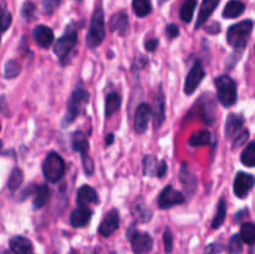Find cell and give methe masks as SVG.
<instances>
[{
  "instance_id": "1",
  "label": "cell",
  "mask_w": 255,
  "mask_h": 254,
  "mask_svg": "<svg viewBox=\"0 0 255 254\" xmlns=\"http://www.w3.org/2000/svg\"><path fill=\"white\" fill-rule=\"evenodd\" d=\"M252 30H253V21L252 20H244L238 24L232 25L227 32V41L234 47L236 51L243 52Z\"/></svg>"
},
{
  "instance_id": "2",
  "label": "cell",
  "mask_w": 255,
  "mask_h": 254,
  "mask_svg": "<svg viewBox=\"0 0 255 254\" xmlns=\"http://www.w3.org/2000/svg\"><path fill=\"white\" fill-rule=\"evenodd\" d=\"M105 15L102 6L96 7L91 19V25L86 36V45L90 49H96L105 39Z\"/></svg>"
},
{
  "instance_id": "3",
  "label": "cell",
  "mask_w": 255,
  "mask_h": 254,
  "mask_svg": "<svg viewBox=\"0 0 255 254\" xmlns=\"http://www.w3.org/2000/svg\"><path fill=\"white\" fill-rule=\"evenodd\" d=\"M216 87L217 94H218V99L221 104L226 107L233 106L237 102V97H238V92H237V85L232 77L223 75L216 79Z\"/></svg>"
},
{
  "instance_id": "4",
  "label": "cell",
  "mask_w": 255,
  "mask_h": 254,
  "mask_svg": "<svg viewBox=\"0 0 255 254\" xmlns=\"http://www.w3.org/2000/svg\"><path fill=\"white\" fill-rule=\"evenodd\" d=\"M42 173L49 182H59L65 173V162L56 152H50L42 162Z\"/></svg>"
},
{
  "instance_id": "5",
  "label": "cell",
  "mask_w": 255,
  "mask_h": 254,
  "mask_svg": "<svg viewBox=\"0 0 255 254\" xmlns=\"http://www.w3.org/2000/svg\"><path fill=\"white\" fill-rule=\"evenodd\" d=\"M90 100V95L86 90L84 89H76L74 92L71 94L69 100V104H67V111L66 115H65V120H64V127L66 125L71 124L77 116H79L80 112L82 111L86 104L89 102Z\"/></svg>"
},
{
  "instance_id": "6",
  "label": "cell",
  "mask_w": 255,
  "mask_h": 254,
  "mask_svg": "<svg viewBox=\"0 0 255 254\" xmlns=\"http://www.w3.org/2000/svg\"><path fill=\"white\" fill-rule=\"evenodd\" d=\"M71 144L74 151L80 152L82 159V167H84V171L87 176H91L95 171L94 161L91 159V157L89 156V141H87V137L85 136V133L82 132L76 131L72 133L71 137Z\"/></svg>"
},
{
  "instance_id": "7",
  "label": "cell",
  "mask_w": 255,
  "mask_h": 254,
  "mask_svg": "<svg viewBox=\"0 0 255 254\" xmlns=\"http://www.w3.org/2000/svg\"><path fill=\"white\" fill-rule=\"evenodd\" d=\"M77 41V34L75 30L67 29L66 32L60 37L54 46V52L57 55L60 60L65 59L71 51Z\"/></svg>"
},
{
  "instance_id": "8",
  "label": "cell",
  "mask_w": 255,
  "mask_h": 254,
  "mask_svg": "<svg viewBox=\"0 0 255 254\" xmlns=\"http://www.w3.org/2000/svg\"><path fill=\"white\" fill-rule=\"evenodd\" d=\"M184 202L183 194L179 191H176L172 186H166L163 188V191L159 193L158 196V207L161 209H167L171 208V207L177 206V204H181Z\"/></svg>"
},
{
  "instance_id": "9",
  "label": "cell",
  "mask_w": 255,
  "mask_h": 254,
  "mask_svg": "<svg viewBox=\"0 0 255 254\" xmlns=\"http://www.w3.org/2000/svg\"><path fill=\"white\" fill-rule=\"evenodd\" d=\"M204 76H206V72H204V69L202 67L201 62L196 61L193 66H192V69L189 70L186 82H184V92H186V95L193 94Z\"/></svg>"
},
{
  "instance_id": "10",
  "label": "cell",
  "mask_w": 255,
  "mask_h": 254,
  "mask_svg": "<svg viewBox=\"0 0 255 254\" xmlns=\"http://www.w3.org/2000/svg\"><path fill=\"white\" fill-rule=\"evenodd\" d=\"M255 184V177L246 172H239L234 179V193L238 198H246L249 192L253 189Z\"/></svg>"
},
{
  "instance_id": "11",
  "label": "cell",
  "mask_w": 255,
  "mask_h": 254,
  "mask_svg": "<svg viewBox=\"0 0 255 254\" xmlns=\"http://www.w3.org/2000/svg\"><path fill=\"white\" fill-rule=\"evenodd\" d=\"M152 109L149 107L148 104H141L136 110V114H134V129H136L137 133H144L148 128V122L149 117H151Z\"/></svg>"
},
{
  "instance_id": "12",
  "label": "cell",
  "mask_w": 255,
  "mask_h": 254,
  "mask_svg": "<svg viewBox=\"0 0 255 254\" xmlns=\"http://www.w3.org/2000/svg\"><path fill=\"white\" fill-rule=\"evenodd\" d=\"M120 227V216L117 209H111L102 219L99 227V233L104 237H110Z\"/></svg>"
},
{
  "instance_id": "13",
  "label": "cell",
  "mask_w": 255,
  "mask_h": 254,
  "mask_svg": "<svg viewBox=\"0 0 255 254\" xmlns=\"http://www.w3.org/2000/svg\"><path fill=\"white\" fill-rule=\"evenodd\" d=\"M91 217L92 209L89 206H79L70 216V224L75 228H84L90 223Z\"/></svg>"
},
{
  "instance_id": "14",
  "label": "cell",
  "mask_w": 255,
  "mask_h": 254,
  "mask_svg": "<svg viewBox=\"0 0 255 254\" xmlns=\"http://www.w3.org/2000/svg\"><path fill=\"white\" fill-rule=\"evenodd\" d=\"M132 251L136 254H146L153 246L152 237L147 233H134L131 237Z\"/></svg>"
},
{
  "instance_id": "15",
  "label": "cell",
  "mask_w": 255,
  "mask_h": 254,
  "mask_svg": "<svg viewBox=\"0 0 255 254\" xmlns=\"http://www.w3.org/2000/svg\"><path fill=\"white\" fill-rule=\"evenodd\" d=\"M153 126L154 128H159L166 120V112H164V94L159 87L153 104Z\"/></svg>"
},
{
  "instance_id": "16",
  "label": "cell",
  "mask_w": 255,
  "mask_h": 254,
  "mask_svg": "<svg viewBox=\"0 0 255 254\" xmlns=\"http://www.w3.org/2000/svg\"><path fill=\"white\" fill-rule=\"evenodd\" d=\"M32 35H34V39L37 42V45H40L44 49L49 47L52 44V41H54V31L49 26H46V25H37V26H35Z\"/></svg>"
},
{
  "instance_id": "17",
  "label": "cell",
  "mask_w": 255,
  "mask_h": 254,
  "mask_svg": "<svg viewBox=\"0 0 255 254\" xmlns=\"http://www.w3.org/2000/svg\"><path fill=\"white\" fill-rule=\"evenodd\" d=\"M244 126L243 117L239 115L231 114L227 117L226 121V137L227 138H236L241 133L242 128Z\"/></svg>"
},
{
  "instance_id": "18",
  "label": "cell",
  "mask_w": 255,
  "mask_h": 254,
  "mask_svg": "<svg viewBox=\"0 0 255 254\" xmlns=\"http://www.w3.org/2000/svg\"><path fill=\"white\" fill-rule=\"evenodd\" d=\"M9 246L15 254H32L34 252L31 242L22 236L12 237L9 241Z\"/></svg>"
},
{
  "instance_id": "19",
  "label": "cell",
  "mask_w": 255,
  "mask_h": 254,
  "mask_svg": "<svg viewBox=\"0 0 255 254\" xmlns=\"http://www.w3.org/2000/svg\"><path fill=\"white\" fill-rule=\"evenodd\" d=\"M76 201L79 206H90V204H96L99 202V197L92 187L85 184V186L80 187V189L77 191Z\"/></svg>"
},
{
  "instance_id": "20",
  "label": "cell",
  "mask_w": 255,
  "mask_h": 254,
  "mask_svg": "<svg viewBox=\"0 0 255 254\" xmlns=\"http://www.w3.org/2000/svg\"><path fill=\"white\" fill-rule=\"evenodd\" d=\"M219 1H221V0H203L201 10H199L198 19H197L196 22V29H199L202 25H204V22L209 19V16L213 14L216 7L218 6Z\"/></svg>"
},
{
  "instance_id": "21",
  "label": "cell",
  "mask_w": 255,
  "mask_h": 254,
  "mask_svg": "<svg viewBox=\"0 0 255 254\" xmlns=\"http://www.w3.org/2000/svg\"><path fill=\"white\" fill-rule=\"evenodd\" d=\"M110 29L120 35H126L128 30V17L125 12H117L110 20Z\"/></svg>"
},
{
  "instance_id": "22",
  "label": "cell",
  "mask_w": 255,
  "mask_h": 254,
  "mask_svg": "<svg viewBox=\"0 0 255 254\" xmlns=\"http://www.w3.org/2000/svg\"><path fill=\"white\" fill-rule=\"evenodd\" d=\"M179 179H181V182L183 183L184 189H186L187 193H193L194 189H196L197 187V179L196 177L191 173L188 166H187V163H184V162L182 163L181 172H179Z\"/></svg>"
},
{
  "instance_id": "23",
  "label": "cell",
  "mask_w": 255,
  "mask_h": 254,
  "mask_svg": "<svg viewBox=\"0 0 255 254\" xmlns=\"http://www.w3.org/2000/svg\"><path fill=\"white\" fill-rule=\"evenodd\" d=\"M122 104V99L117 92H111V94L107 95L106 102H105V115L106 117L112 116L114 114H116L120 110Z\"/></svg>"
},
{
  "instance_id": "24",
  "label": "cell",
  "mask_w": 255,
  "mask_h": 254,
  "mask_svg": "<svg viewBox=\"0 0 255 254\" xmlns=\"http://www.w3.org/2000/svg\"><path fill=\"white\" fill-rule=\"evenodd\" d=\"M246 10V5L239 0H231L228 4L226 5L223 10V16L226 19H234V17L241 16Z\"/></svg>"
},
{
  "instance_id": "25",
  "label": "cell",
  "mask_w": 255,
  "mask_h": 254,
  "mask_svg": "<svg viewBox=\"0 0 255 254\" xmlns=\"http://www.w3.org/2000/svg\"><path fill=\"white\" fill-rule=\"evenodd\" d=\"M132 213L139 222H148L152 218V211L147 208L142 198H138L134 202L133 207H132Z\"/></svg>"
},
{
  "instance_id": "26",
  "label": "cell",
  "mask_w": 255,
  "mask_h": 254,
  "mask_svg": "<svg viewBox=\"0 0 255 254\" xmlns=\"http://www.w3.org/2000/svg\"><path fill=\"white\" fill-rule=\"evenodd\" d=\"M50 191L47 186L42 184V186H37L34 191V199H32V208L39 209L49 201Z\"/></svg>"
},
{
  "instance_id": "27",
  "label": "cell",
  "mask_w": 255,
  "mask_h": 254,
  "mask_svg": "<svg viewBox=\"0 0 255 254\" xmlns=\"http://www.w3.org/2000/svg\"><path fill=\"white\" fill-rule=\"evenodd\" d=\"M212 141V134L208 129H202V131L196 132L191 136L189 138V144L193 147L197 146H207V144L211 143Z\"/></svg>"
},
{
  "instance_id": "28",
  "label": "cell",
  "mask_w": 255,
  "mask_h": 254,
  "mask_svg": "<svg viewBox=\"0 0 255 254\" xmlns=\"http://www.w3.org/2000/svg\"><path fill=\"white\" fill-rule=\"evenodd\" d=\"M226 214H227L226 199L221 198L218 202V206H217L216 216H214L213 221H212V228L218 229L219 227L224 223V221H226Z\"/></svg>"
},
{
  "instance_id": "29",
  "label": "cell",
  "mask_w": 255,
  "mask_h": 254,
  "mask_svg": "<svg viewBox=\"0 0 255 254\" xmlns=\"http://www.w3.org/2000/svg\"><path fill=\"white\" fill-rule=\"evenodd\" d=\"M132 7H133V11L137 16L144 17L147 16L152 10L151 0H133Z\"/></svg>"
},
{
  "instance_id": "30",
  "label": "cell",
  "mask_w": 255,
  "mask_h": 254,
  "mask_svg": "<svg viewBox=\"0 0 255 254\" xmlns=\"http://www.w3.org/2000/svg\"><path fill=\"white\" fill-rule=\"evenodd\" d=\"M241 161L244 166L255 167V141L251 142V143L243 149L241 156Z\"/></svg>"
},
{
  "instance_id": "31",
  "label": "cell",
  "mask_w": 255,
  "mask_h": 254,
  "mask_svg": "<svg viewBox=\"0 0 255 254\" xmlns=\"http://www.w3.org/2000/svg\"><path fill=\"white\" fill-rule=\"evenodd\" d=\"M197 6V0H186L183 2L181 7V11H179V16L183 20L184 22H189L193 17L194 10Z\"/></svg>"
},
{
  "instance_id": "32",
  "label": "cell",
  "mask_w": 255,
  "mask_h": 254,
  "mask_svg": "<svg viewBox=\"0 0 255 254\" xmlns=\"http://www.w3.org/2000/svg\"><path fill=\"white\" fill-rule=\"evenodd\" d=\"M241 237L244 243L249 244V246L255 244V224L251 222L244 223L241 229Z\"/></svg>"
},
{
  "instance_id": "33",
  "label": "cell",
  "mask_w": 255,
  "mask_h": 254,
  "mask_svg": "<svg viewBox=\"0 0 255 254\" xmlns=\"http://www.w3.org/2000/svg\"><path fill=\"white\" fill-rule=\"evenodd\" d=\"M22 179H24V173L20 168L15 167L14 169L10 173L9 179H7V188L11 189V191H15V189L19 188L22 183Z\"/></svg>"
},
{
  "instance_id": "34",
  "label": "cell",
  "mask_w": 255,
  "mask_h": 254,
  "mask_svg": "<svg viewBox=\"0 0 255 254\" xmlns=\"http://www.w3.org/2000/svg\"><path fill=\"white\" fill-rule=\"evenodd\" d=\"M159 162H157L154 156H146L143 159V173L149 174V176H157V171H158Z\"/></svg>"
},
{
  "instance_id": "35",
  "label": "cell",
  "mask_w": 255,
  "mask_h": 254,
  "mask_svg": "<svg viewBox=\"0 0 255 254\" xmlns=\"http://www.w3.org/2000/svg\"><path fill=\"white\" fill-rule=\"evenodd\" d=\"M21 72V66L15 60H9L4 66V76L6 79H15Z\"/></svg>"
},
{
  "instance_id": "36",
  "label": "cell",
  "mask_w": 255,
  "mask_h": 254,
  "mask_svg": "<svg viewBox=\"0 0 255 254\" xmlns=\"http://www.w3.org/2000/svg\"><path fill=\"white\" fill-rule=\"evenodd\" d=\"M242 237L239 234H234L229 241V252L232 254H239L243 249V244H242Z\"/></svg>"
},
{
  "instance_id": "37",
  "label": "cell",
  "mask_w": 255,
  "mask_h": 254,
  "mask_svg": "<svg viewBox=\"0 0 255 254\" xmlns=\"http://www.w3.org/2000/svg\"><path fill=\"white\" fill-rule=\"evenodd\" d=\"M21 16L24 17L26 21H30V20L34 19L35 16V5L32 4L31 1L24 2L21 7Z\"/></svg>"
},
{
  "instance_id": "38",
  "label": "cell",
  "mask_w": 255,
  "mask_h": 254,
  "mask_svg": "<svg viewBox=\"0 0 255 254\" xmlns=\"http://www.w3.org/2000/svg\"><path fill=\"white\" fill-rule=\"evenodd\" d=\"M163 242L166 253H171L172 249H173V236H172V231L169 228H166V231H164Z\"/></svg>"
},
{
  "instance_id": "39",
  "label": "cell",
  "mask_w": 255,
  "mask_h": 254,
  "mask_svg": "<svg viewBox=\"0 0 255 254\" xmlns=\"http://www.w3.org/2000/svg\"><path fill=\"white\" fill-rule=\"evenodd\" d=\"M59 5L60 0H44V1H42V10H44L46 14H52V12L57 9Z\"/></svg>"
},
{
  "instance_id": "40",
  "label": "cell",
  "mask_w": 255,
  "mask_h": 254,
  "mask_svg": "<svg viewBox=\"0 0 255 254\" xmlns=\"http://www.w3.org/2000/svg\"><path fill=\"white\" fill-rule=\"evenodd\" d=\"M224 251V246L222 243H212L209 246H207L206 251H204V254H219Z\"/></svg>"
},
{
  "instance_id": "41",
  "label": "cell",
  "mask_w": 255,
  "mask_h": 254,
  "mask_svg": "<svg viewBox=\"0 0 255 254\" xmlns=\"http://www.w3.org/2000/svg\"><path fill=\"white\" fill-rule=\"evenodd\" d=\"M248 137H249V131H247V129L242 131L241 133H239L238 136H237L236 138H234V141H233V149H237V148H238V147H241L242 144H243L244 142H246L247 139H248Z\"/></svg>"
},
{
  "instance_id": "42",
  "label": "cell",
  "mask_w": 255,
  "mask_h": 254,
  "mask_svg": "<svg viewBox=\"0 0 255 254\" xmlns=\"http://www.w3.org/2000/svg\"><path fill=\"white\" fill-rule=\"evenodd\" d=\"M10 24H11V14H10L9 11H6L4 4H2V17H1L2 31H6L7 27L10 26Z\"/></svg>"
},
{
  "instance_id": "43",
  "label": "cell",
  "mask_w": 255,
  "mask_h": 254,
  "mask_svg": "<svg viewBox=\"0 0 255 254\" xmlns=\"http://www.w3.org/2000/svg\"><path fill=\"white\" fill-rule=\"evenodd\" d=\"M166 34H167V36L169 37V39H174V37H177L179 35L178 26H177L176 24L168 25V26H167V29H166Z\"/></svg>"
},
{
  "instance_id": "44",
  "label": "cell",
  "mask_w": 255,
  "mask_h": 254,
  "mask_svg": "<svg viewBox=\"0 0 255 254\" xmlns=\"http://www.w3.org/2000/svg\"><path fill=\"white\" fill-rule=\"evenodd\" d=\"M144 46H146L147 51H154L158 46V40L157 39H149L144 42Z\"/></svg>"
},
{
  "instance_id": "45",
  "label": "cell",
  "mask_w": 255,
  "mask_h": 254,
  "mask_svg": "<svg viewBox=\"0 0 255 254\" xmlns=\"http://www.w3.org/2000/svg\"><path fill=\"white\" fill-rule=\"evenodd\" d=\"M206 31L209 32V34H218L221 31V25L218 22H212L211 25L206 26Z\"/></svg>"
},
{
  "instance_id": "46",
  "label": "cell",
  "mask_w": 255,
  "mask_h": 254,
  "mask_svg": "<svg viewBox=\"0 0 255 254\" xmlns=\"http://www.w3.org/2000/svg\"><path fill=\"white\" fill-rule=\"evenodd\" d=\"M166 173H167V163L166 161H161L159 162L158 171H157V177H158V178H162V177L166 176Z\"/></svg>"
},
{
  "instance_id": "47",
  "label": "cell",
  "mask_w": 255,
  "mask_h": 254,
  "mask_svg": "<svg viewBox=\"0 0 255 254\" xmlns=\"http://www.w3.org/2000/svg\"><path fill=\"white\" fill-rule=\"evenodd\" d=\"M112 142H114V133L107 134V137H106V144H107V146H109V144H111Z\"/></svg>"
},
{
  "instance_id": "48",
  "label": "cell",
  "mask_w": 255,
  "mask_h": 254,
  "mask_svg": "<svg viewBox=\"0 0 255 254\" xmlns=\"http://www.w3.org/2000/svg\"><path fill=\"white\" fill-rule=\"evenodd\" d=\"M163 1H166V0H162V2H163Z\"/></svg>"
},
{
  "instance_id": "49",
  "label": "cell",
  "mask_w": 255,
  "mask_h": 254,
  "mask_svg": "<svg viewBox=\"0 0 255 254\" xmlns=\"http://www.w3.org/2000/svg\"><path fill=\"white\" fill-rule=\"evenodd\" d=\"M77 1H79V0H77Z\"/></svg>"
}]
</instances>
